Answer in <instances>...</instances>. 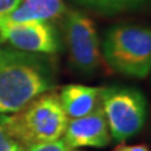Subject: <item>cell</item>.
I'll list each match as a JSON object with an SVG mask.
<instances>
[{
    "instance_id": "cell-1",
    "label": "cell",
    "mask_w": 151,
    "mask_h": 151,
    "mask_svg": "<svg viewBox=\"0 0 151 151\" xmlns=\"http://www.w3.org/2000/svg\"><path fill=\"white\" fill-rule=\"evenodd\" d=\"M55 87V72L45 54L15 48L0 50V115L18 112Z\"/></svg>"
},
{
    "instance_id": "cell-2",
    "label": "cell",
    "mask_w": 151,
    "mask_h": 151,
    "mask_svg": "<svg viewBox=\"0 0 151 151\" xmlns=\"http://www.w3.org/2000/svg\"><path fill=\"white\" fill-rule=\"evenodd\" d=\"M101 53L113 72L146 78L151 73V25L129 22L111 25L103 34Z\"/></svg>"
},
{
    "instance_id": "cell-3",
    "label": "cell",
    "mask_w": 151,
    "mask_h": 151,
    "mask_svg": "<svg viewBox=\"0 0 151 151\" xmlns=\"http://www.w3.org/2000/svg\"><path fill=\"white\" fill-rule=\"evenodd\" d=\"M1 116L9 134L23 147L62 139L69 121L54 89L38 96L18 112Z\"/></svg>"
},
{
    "instance_id": "cell-4",
    "label": "cell",
    "mask_w": 151,
    "mask_h": 151,
    "mask_svg": "<svg viewBox=\"0 0 151 151\" xmlns=\"http://www.w3.org/2000/svg\"><path fill=\"white\" fill-rule=\"evenodd\" d=\"M101 106L111 137L119 142L139 134L147 119V100L135 87H102Z\"/></svg>"
},
{
    "instance_id": "cell-5",
    "label": "cell",
    "mask_w": 151,
    "mask_h": 151,
    "mask_svg": "<svg viewBox=\"0 0 151 151\" xmlns=\"http://www.w3.org/2000/svg\"><path fill=\"white\" fill-rule=\"evenodd\" d=\"M63 35L69 64L82 76H92L103 62L101 42L93 20L77 10H67L63 15Z\"/></svg>"
},
{
    "instance_id": "cell-6",
    "label": "cell",
    "mask_w": 151,
    "mask_h": 151,
    "mask_svg": "<svg viewBox=\"0 0 151 151\" xmlns=\"http://www.w3.org/2000/svg\"><path fill=\"white\" fill-rule=\"evenodd\" d=\"M0 42L13 48L37 54H55L60 50L59 33L50 22L4 23L0 25Z\"/></svg>"
},
{
    "instance_id": "cell-7",
    "label": "cell",
    "mask_w": 151,
    "mask_h": 151,
    "mask_svg": "<svg viewBox=\"0 0 151 151\" xmlns=\"http://www.w3.org/2000/svg\"><path fill=\"white\" fill-rule=\"evenodd\" d=\"M63 140L73 150L82 147H107L112 137L102 106H98L86 116L69 120Z\"/></svg>"
},
{
    "instance_id": "cell-8",
    "label": "cell",
    "mask_w": 151,
    "mask_h": 151,
    "mask_svg": "<svg viewBox=\"0 0 151 151\" xmlns=\"http://www.w3.org/2000/svg\"><path fill=\"white\" fill-rule=\"evenodd\" d=\"M102 87L67 84L58 93L59 101L69 120L86 116L101 106Z\"/></svg>"
},
{
    "instance_id": "cell-9",
    "label": "cell",
    "mask_w": 151,
    "mask_h": 151,
    "mask_svg": "<svg viewBox=\"0 0 151 151\" xmlns=\"http://www.w3.org/2000/svg\"><path fill=\"white\" fill-rule=\"evenodd\" d=\"M67 12L63 0H22L5 23L52 22L62 19Z\"/></svg>"
},
{
    "instance_id": "cell-10",
    "label": "cell",
    "mask_w": 151,
    "mask_h": 151,
    "mask_svg": "<svg viewBox=\"0 0 151 151\" xmlns=\"http://www.w3.org/2000/svg\"><path fill=\"white\" fill-rule=\"evenodd\" d=\"M76 5L105 17L149 10L151 0H70Z\"/></svg>"
},
{
    "instance_id": "cell-11",
    "label": "cell",
    "mask_w": 151,
    "mask_h": 151,
    "mask_svg": "<svg viewBox=\"0 0 151 151\" xmlns=\"http://www.w3.org/2000/svg\"><path fill=\"white\" fill-rule=\"evenodd\" d=\"M0 151H23V146L9 134L0 115Z\"/></svg>"
},
{
    "instance_id": "cell-12",
    "label": "cell",
    "mask_w": 151,
    "mask_h": 151,
    "mask_svg": "<svg viewBox=\"0 0 151 151\" xmlns=\"http://www.w3.org/2000/svg\"><path fill=\"white\" fill-rule=\"evenodd\" d=\"M23 151H74V150L70 149L62 137L54 141H48V142L29 145L27 147H23Z\"/></svg>"
},
{
    "instance_id": "cell-13",
    "label": "cell",
    "mask_w": 151,
    "mask_h": 151,
    "mask_svg": "<svg viewBox=\"0 0 151 151\" xmlns=\"http://www.w3.org/2000/svg\"><path fill=\"white\" fill-rule=\"evenodd\" d=\"M22 0H0V25L6 22L9 15L19 6Z\"/></svg>"
},
{
    "instance_id": "cell-14",
    "label": "cell",
    "mask_w": 151,
    "mask_h": 151,
    "mask_svg": "<svg viewBox=\"0 0 151 151\" xmlns=\"http://www.w3.org/2000/svg\"><path fill=\"white\" fill-rule=\"evenodd\" d=\"M111 151H150V149H149L147 145H144V144H139V145L120 144Z\"/></svg>"
},
{
    "instance_id": "cell-15",
    "label": "cell",
    "mask_w": 151,
    "mask_h": 151,
    "mask_svg": "<svg viewBox=\"0 0 151 151\" xmlns=\"http://www.w3.org/2000/svg\"><path fill=\"white\" fill-rule=\"evenodd\" d=\"M0 43H1V42H0ZM1 49H3V48H1V47H0V50H1Z\"/></svg>"
}]
</instances>
